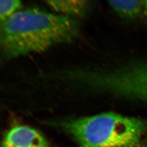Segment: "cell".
Here are the masks:
<instances>
[{
  "instance_id": "6",
  "label": "cell",
  "mask_w": 147,
  "mask_h": 147,
  "mask_svg": "<svg viewBox=\"0 0 147 147\" xmlns=\"http://www.w3.org/2000/svg\"><path fill=\"white\" fill-rule=\"evenodd\" d=\"M45 2L57 14L74 19L84 16L89 5V2L86 1L58 0Z\"/></svg>"
},
{
  "instance_id": "4",
  "label": "cell",
  "mask_w": 147,
  "mask_h": 147,
  "mask_svg": "<svg viewBox=\"0 0 147 147\" xmlns=\"http://www.w3.org/2000/svg\"><path fill=\"white\" fill-rule=\"evenodd\" d=\"M127 94L130 99L147 102V63H137L126 79Z\"/></svg>"
},
{
  "instance_id": "5",
  "label": "cell",
  "mask_w": 147,
  "mask_h": 147,
  "mask_svg": "<svg viewBox=\"0 0 147 147\" xmlns=\"http://www.w3.org/2000/svg\"><path fill=\"white\" fill-rule=\"evenodd\" d=\"M111 8L123 18L147 20V0L109 1Z\"/></svg>"
},
{
  "instance_id": "1",
  "label": "cell",
  "mask_w": 147,
  "mask_h": 147,
  "mask_svg": "<svg viewBox=\"0 0 147 147\" xmlns=\"http://www.w3.org/2000/svg\"><path fill=\"white\" fill-rule=\"evenodd\" d=\"M76 19L38 8L20 9L0 23V56L11 59L71 42L79 34Z\"/></svg>"
},
{
  "instance_id": "7",
  "label": "cell",
  "mask_w": 147,
  "mask_h": 147,
  "mask_svg": "<svg viewBox=\"0 0 147 147\" xmlns=\"http://www.w3.org/2000/svg\"><path fill=\"white\" fill-rule=\"evenodd\" d=\"M22 8L18 0H0V23L5 21Z\"/></svg>"
},
{
  "instance_id": "8",
  "label": "cell",
  "mask_w": 147,
  "mask_h": 147,
  "mask_svg": "<svg viewBox=\"0 0 147 147\" xmlns=\"http://www.w3.org/2000/svg\"><path fill=\"white\" fill-rule=\"evenodd\" d=\"M138 147V146H127V147Z\"/></svg>"
},
{
  "instance_id": "3",
  "label": "cell",
  "mask_w": 147,
  "mask_h": 147,
  "mask_svg": "<svg viewBox=\"0 0 147 147\" xmlns=\"http://www.w3.org/2000/svg\"><path fill=\"white\" fill-rule=\"evenodd\" d=\"M0 147H51L46 138L38 130L27 125L13 126L6 131Z\"/></svg>"
},
{
  "instance_id": "2",
  "label": "cell",
  "mask_w": 147,
  "mask_h": 147,
  "mask_svg": "<svg viewBox=\"0 0 147 147\" xmlns=\"http://www.w3.org/2000/svg\"><path fill=\"white\" fill-rule=\"evenodd\" d=\"M60 125L80 147L139 146L147 132V121L113 112L70 119Z\"/></svg>"
}]
</instances>
